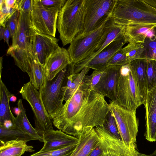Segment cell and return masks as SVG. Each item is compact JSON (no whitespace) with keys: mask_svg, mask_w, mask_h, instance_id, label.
<instances>
[{"mask_svg":"<svg viewBox=\"0 0 156 156\" xmlns=\"http://www.w3.org/2000/svg\"><path fill=\"white\" fill-rule=\"evenodd\" d=\"M109 104L121 140L128 147L137 149L136 137L139 122L136 111L126 109L111 101Z\"/></svg>","mask_w":156,"mask_h":156,"instance_id":"obj_6","label":"cell"},{"mask_svg":"<svg viewBox=\"0 0 156 156\" xmlns=\"http://www.w3.org/2000/svg\"><path fill=\"white\" fill-rule=\"evenodd\" d=\"M11 94L0 78V125H3L6 120L11 121L15 125L16 117L12 114L9 105Z\"/></svg>","mask_w":156,"mask_h":156,"instance_id":"obj_24","label":"cell"},{"mask_svg":"<svg viewBox=\"0 0 156 156\" xmlns=\"http://www.w3.org/2000/svg\"><path fill=\"white\" fill-rule=\"evenodd\" d=\"M77 138L79 143L70 156H88L99 142L94 128L83 132Z\"/></svg>","mask_w":156,"mask_h":156,"instance_id":"obj_22","label":"cell"},{"mask_svg":"<svg viewBox=\"0 0 156 156\" xmlns=\"http://www.w3.org/2000/svg\"><path fill=\"white\" fill-rule=\"evenodd\" d=\"M74 66L71 63L52 80H46L44 85L39 91L43 104L52 120L58 115L62 107L64 100L62 88Z\"/></svg>","mask_w":156,"mask_h":156,"instance_id":"obj_4","label":"cell"},{"mask_svg":"<svg viewBox=\"0 0 156 156\" xmlns=\"http://www.w3.org/2000/svg\"><path fill=\"white\" fill-rule=\"evenodd\" d=\"M86 0H67L59 11L57 27L63 46L70 44L83 30Z\"/></svg>","mask_w":156,"mask_h":156,"instance_id":"obj_3","label":"cell"},{"mask_svg":"<svg viewBox=\"0 0 156 156\" xmlns=\"http://www.w3.org/2000/svg\"><path fill=\"white\" fill-rule=\"evenodd\" d=\"M129 64L143 104L147 92L146 87L147 60L140 58L131 62Z\"/></svg>","mask_w":156,"mask_h":156,"instance_id":"obj_21","label":"cell"},{"mask_svg":"<svg viewBox=\"0 0 156 156\" xmlns=\"http://www.w3.org/2000/svg\"><path fill=\"white\" fill-rule=\"evenodd\" d=\"M42 5L46 7L54 8L60 10L66 0H39Z\"/></svg>","mask_w":156,"mask_h":156,"instance_id":"obj_38","label":"cell"},{"mask_svg":"<svg viewBox=\"0 0 156 156\" xmlns=\"http://www.w3.org/2000/svg\"><path fill=\"white\" fill-rule=\"evenodd\" d=\"M103 152V148L101 143L99 142L88 156H100Z\"/></svg>","mask_w":156,"mask_h":156,"instance_id":"obj_40","label":"cell"},{"mask_svg":"<svg viewBox=\"0 0 156 156\" xmlns=\"http://www.w3.org/2000/svg\"><path fill=\"white\" fill-rule=\"evenodd\" d=\"M0 78L1 77V75L2 73V57H0Z\"/></svg>","mask_w":156,"mask_h":156,"instance_id":"obj_47","label":"cell"},{"mask_svg":"<svg viewBox=\"0 0 156 156\" xmlns=\"http://www.w3.org/2000/svg\"><path fill=\"white\" fill-rule=\"evenodd\" d=\"M32 6L30 15L34 30L55 37L59 11L54 8L43 6L39 0H33Z\"/></svg>","mask_w":156,"mask_h":156,"instance_id":"obj_10","label":"cell"},{"mask_svg":"<svg viewBox=\"0 0 156 156\" xmlns=\"http://www.w3.org/2000/svg\"><path fill=\"white\" fill-rule=\"evenodd\" d=\"M107 21L98 28L87 34L77 35L72 40L67 49L71 63L75 65L95 52L104 34Z\"/></svg>","mask_w":156,"mask_h":156,"instance_id":"obj_9","label":"cell"},{"mask_svg":"<svg viewBox=\"0 0 156 156\" xmlns=\"http://www.w3.org/2000/svg\"><path fill=\"white\" fill-rule=\"evenodd\" d=\"M142 44L144 51L140 58L156 61V27L154 33L147 37Z\"/></svg>","mask_w":156,"mask_h":156,"instance_id":"obj_28","label":"cell"},{"mask_svg":"<svg viewBox=\"0 0 156 156\" xmlns=\"http://www.w3.org/2000/svg\"><path fill=\"white\" fill-rule=\"evenodd\" d=\"M156 26L133 24L126 26L124 33L127 42L143 44L147 37L154 32Z\"/></svg>","mask_w":156,"mask_h":156,"instance_id":"obj_23","label":"cell"},{"mask_svg":"<svg viewBox=\"0 0 156 156\" xmlns=\"http://www.w3.org/2000/svg\"><path fill=\"white\" fill-rule=\"evenodd\" d=\"M122 49L129 63L135 60L140 58L144 51L142 44L135 43H129Z\"/></svg>","mask_w":156,"mask_h":156,"instance_id":"obj_31","label":"cell"},{"mask_svg":"<svg viewBox=\"0 0 156 156\" xmlns=\"http://www.w3.org/2000/svg\"><path fill=\"white\" fill-rule=\"evenodd\" d=\"M77 144L72 145L57 150L39 151L29 156H70Z\"/></svg>","mask_w":156,"mask_h":156,"instance_id":"obj_32","label":"cell"},{"mask_svg":"<svg viewBox=\"0 0 156 156\" xmlns=\"http://www.w3.org/2000/svg\"><path fill=\"white\" fill-rule=\"evenodd\" d=\"M116 0H86L83 35L97 29L111 17Z\"/></svg>","mask_w":156,"mask_h":156,"instance_id":"obj_7","label":"cell"},{"mask_svg":"<svg viewBox=\"0 0 156 156\" xmlns=\"http://www.w3.org/2000/svg\"><path fill=\"white\" fill-rule=\"evenodd\" d=\"M126 26L115 23L111 18L107 22L104 34L95 52L87 58L74 65V73H77L83 66L113 41L124 35Z\"/></svg>","mask_w":156,"mask_h":156,"instance_id":"obj_14","label":"cell"},{"mask_svg":"<svg viewBox=\"0 0 156 156\" xmlns=\"http://www.w3.org/2000/svg\"><path fill=\"white\" fill-rule=\"evenodd\" d=\"M16 10V9L6 7L5 2L0 4V26L6 27L8 20Z\"/></svg>","mask_w":156,"mask_h":156,"instance_id":"obj_35","label":"cell"},{"mask_svg":"<svg viewBox=\"0 0 156 156\" xmlns=\"http://www.w3.org/2000/svg\"><path fill=\"white\" fill-rule=\"evenodd\" d=\"M148 156H156V149L152 153L148 155Z\"/></svg>","mask_w":156,"mask_h":156,"instance_id":"obj_48","label":"cell"},{"mask_svg":"<svg viewBox=\"0 0 156 156\" xmlns=\"http://www.w3.org/2000/svg\"><path fill=\"white\" fill-rule=\"evenodd\" d=\"M120 67H108L106 72L93 89L115 103L116 100V88Z\"/></svg>","mask_w":156,"mask_h":156,"instance_id":"obj_17","label":"cell"},{"mask_svg":"<svg viewBox=\"0 0 156 156\" xmlns=\"http://www.w3.org/2000/svg\"><path fill=\"white\" fill-rule=\"evenodd\" d=\"M17 9L20 11L31 12L33 9V0H17Z\"/></svg>","mask_w":156,"mask_h":156,"instance_id":"obj_39","label":"cell"},{"mask_svg":"<svg viewBox=\"0 0 156 156\" xmlns=\"http://www.w3.org/2000/svg\"><path fill=\"white\" fill-rule=\"evenodd\" d=\"M13 111L15 114L17 116L21 112L20 108L17 107H15L13 108Z\"/></svg>","mask_w":156,"mask_h":156,"instance_id":"obj_45","label":"cell"},{"mask_svg":"<svg viewBox=\"0 0 156 156\" xmlns=\"http://www.w3.org/2000/svg\"><path fill=\"white\" fill-rule=\"evenodd\" d=\"M33 148L23 140L10 141L1 146L0 156H21L26 152L34 151Z\"/></svg>","mask_w":156,"mask_h":156,"instance_id":"obj_25","label":"cell"},{"mask_svg":"<svg viewBox=\"0 0 156 156\" xmlns=\"http://www.w3.org/2000/svg\"><path fill=\"white\" fill-rule=\"evenodd\" d=\"M71 63L67 50L61 48L52 55L46 63L44 68L46 80H52Z\"/></svg>","mask_w":156,"mask_h":156,"instance_id":"obj_20","label":"cell"},{"mask_svg":"<svg viewBox=\"0 0 156 156\" xmlns=\"http://www.w3.org/2000/svg\"><path fill=\"white\" fill-rule=\"evenodd\" d=\"M37 140L31 135L25 132L17 127L7 128L0 125V142L1 146L12 140H23L26 142Z\"/></svg>","mask_w":156,"mask_h":156,"instance_id":"obj_26","label":"cell"},{"mask_svg":"<svg viewBox=\"0 0 156 156\" xmlns=\"http://www.w3.org/2000/svg\"><path fill=\"white\" fill-rule=\"evenodd\" d=\"M24 65L25 72L30 77V81L39 91L46 80L44 68L38 62L33 54L29 53L25 55Z\"/></svg>","mask_w":156,"mask_h":156,"instance_id":"obj_19","label":"cell"},{"mask_svg":"<svg viewBox=\"0 0 156 156\" xmlns=\"http://www.w3.org/2000/svg\"><path fill=\"white\" fill-rule=\"evenodd\" d=\"M5 28L0 26V39L1 40L4 39V33Z\"/></svg>","mask_w":156,"mask_h":156,"instance_id":"obj_44","label":"cell"},{"mask_svg":"<svg viewBox=\"0 0 156 156\" xmlns=\"http://www.w3.org/2000/svg\"><path fill=\"white\" fill-rule=\"evenodd\" d=\"M35 31L32 23L30 12L20 11L17 30L12 39L11 46L33 53L32 44Z\"/></svg>","mask_w":156,"mask_h":156,"instance_id":"obj_12","label":"cell"},{"mask_svg":"<svg viewBox=\"0 0 156 156\" xmlns=\"http://www.w3.org/2000/svg\"><path fill=\"white\" fill-rule=\"evenodd\" d=\"M144 2L156 9V0H144Z\"/></svg>","mask_w":156,"mask_h":156,"instance_id":"obj_43","label":"cell"},{"mask_svg":"<svg viewBox=\"0 0 156 156\" xmlns=\"http://www.w3.org/2000/svg\"><path fill=\"white\" fill-rule=\"evenodd\" d=\"M90 69L85 67L79 73H73L71 84L67 88H62L64 101H66L71 96L81 83L84 76L87 74Z\"/></svg>","mask_w":156,"mask_h":156,"instance_id":"obj_29","label":"cell"},{"mask_svg":"<svg viewBox=\"0 0 156 156\" xmlns=\"http://www.w3.org/2000/svg\"><path fill=\"white\" fill-rule=\"evenodd\" d=\"M115 103L131 111H136L142 104L129 63L120 67Z\"/></svg>","mask_w":156,"mask_h":156,"instance_id":"obj_5","label":"cell"},{"mask_svg":"<svg viewBox=\"0 0 156 156\" xmlns=\"http://www.w3.org/2000/svg\"><path fill=\"white\" fill-rule=\"evenodd\" d=\"M94 129L103 148V152L100 156H148L140 153L137 149L126 146L121 139L111 133L104 125Z\"/></svg>","mask_w":156,"mask_h":156,"instance_id":"obj_11","label":"cell"},{"mask_svg":"<svg viewBox=\"0 0 156 156\" xmlns=\"http://www.w3.org/2000/svg\"><path fill=\"white\" fill-rule=\"evenodd\" d=\"M19 93L23 98L30 105L34 116V128L42 138L45 133L54 129L52 120L48 114L43 104L39 91L30 81L23 85Z\"/></svg>","mask_w":156,"mask_h":156,"instance_id":"obj_8","label":"cell"},{"mask_svg":"<svg viewBox=\"0 0 156 156\" xmlns=\"http://www.w3.org/2000/svg\"><path fill=\"white\" fill-rule=\"evenodd\" d=\"M59 41L55 37L35 31L32 44V52L34 58L44 68L50 58L61 48Z\"/></svg>","mask_w":156,"mask_h":156,"instance_id":"obj_13","label":"cell"},{"mask_svg":"<svg viewBox=\"0 0 156 156\" xmlns=\"http://www.w3.org/2000/svg\"><path fill=\"white\" fill-rule=\"evenodd\" d=\"M20 11L17 10L8 20L6 25L8 26L12 39L16 34L18 23Z\"/></svg>","mask_w":156,"mask_h":156,"instance_id":"obj_37","label":"cell"},{"mask_svg":"<svg viewBox=\"0 0 156 156\" xmlns=\"http://www.w3.org/2000/svg\"><path fill=\"white\" fill-rule=\"evenodd\" d=\"M111 18L118 24L156 26V9L144 0H116Z\"/></svg>","mask_w":156,"mask_h":156,"instance_id":"obj_2","label":"cell"},{"mask_svg":"<svg viewBox=\"0 0 156 156\" xmlns=\"http://www.w3.org/2000/svg\"><path fill=\"white\" fill-rule=\"evenodd\" d=\"M107 68L102 70H94L90 75H86L81 83L82 87L86 89L93 90L106 72Z\"/></svg>","mask_w":156,"mask_h":156,"instance_id":"obj_30","label":"cell"},{"mask_svg":"<svg viewBox=\"0 0 156 156\" xmlns=\"http://www.w3.org/2000/svg\"><path fill=\"white\" fill-rule=\"evenodd\" d=\"M110 111L103 95L83 88L81 83L53 119V124L59 130L77 137L83 132L104 125Z\"/></svg>","mask_w":156,"mask_h":156,"instance_id":"obj_1","label":"cell"},{"mask_svg":"<svg viewBox=\"0 0 156 156\" xmlns=\"http://www.w3.org/2000/svg\"><path fill=\"white\" fill-rule=\"evenodd\" d=\"M127 43L124 35L115 40L104 48L83 67L95 70H102L107 67L108 62L111 57L121 50Z\"/></svg>","mask_w":156,"mask_h":156,"instance_id":"obj_15","label":"cell"},{"mask_svg":"<svg viewBox=\"0 0 156 156\" xmlns=\"http://www.w3.org/2000/svg\"><path fill=\"white\" fill-rule=\"evenodd\" d=\"M146 111V131L144 136L148 141H156V85L147 91L143 104Z\"/></svg>","mask_w":156,"mask_h":156,"instance_id":"obj_16","label":"cell"},{"mask_svg":"<svg viewBox=\"0 0 156 156\" xmlns=\"http://www.w3.org/2000/svg\"><path fill=\"white\" fill-rule=\"evenodd\" d=\"M17 107L21 110L20 114L15 118L16 126L23 131L27 133L41 142H43L42 138L39 135L37 130L31 124L26 114V109L21 99H19L17 103Z\"/></svg>","mask_w":156,"mask_h":156,"instance_id":"obj_27","label":"cell"},{"mask_svg":"<svg viewBox=\"0 0 156 156\" xmlns=\"http://www.w3.org/2000/svg\"><path fill=\"white\" fill-rule=\"evenodd\" d=\"M44 145L40 151H45L60 149L72 145L78 144L79 139L60 130H49L42 137Z\"/></svg>","mask_w":156,"mask_h":156,"instance_id":"obj_18","label":"cell"},{"mask_svg":"<svg viewBox=\"0 0 156 156\" xmlns=\"http://www.w3.org/2000/svg\"><path fill=\"white\" fill-rule=\"evenodd\" d=\"M147 61L146 87L147 91H149L156 85V61L147 60Z\"/></svg>","mask_w":156,"mask_h":156,"instance_id":"obj_33","label":"cell"},{"mask_svg":"<svg viewBox=\"0 0 156 156\" xmlns=\"http://www.w3.org/2000/svg\"><path fill=\"white\" fill-rule=\"evenodd\" d=\"M104 125L111 133L116 138L121 139L115 119L111 111L107 116Z\"/></svg>","mask_w":156,"mask_h":156,"instance_id":"obj_36","label":"cell"},{"mask_svg":"<svg viewBox=\"0 0 156 156\" xmlns=\"http://www.w3.org/2000/svg\"><path fill=\"white\" fill-rule=\"evenodd\" d=\"M122 49L116 52L111 57L108 62L107 67L121 66L129 63Z\"/></svg>","mask_w":156,"mask_h":156,"instance_id":"obj_34","label":"cell"},{"mask_svg":"<svg viewBox=\"0 0 156 156\" xmlns=\"http://www.w3.org/2000/svg\"><path fill=\"white\" fill-rule=\"evenodd\" d=\"M10 37H11V34L10 31L8 26L6 25L4 33V40L9 47L10 46L9 45V38Z\"/></svg>","mask_w":156,"mask_h":156,"instance_id":"obj_42","label":"cell"},{"mask_svg":"<svg viewBox=\"0 0 156 156\" xmlns=\"http://www.w3.org/2000/svg\"><path fill=\"white\" fill-rule=\"evenodd\" d=\"M5 2L6 7L17 9V0H5Z\"/></svg>","mask_w":156,"mask_h":156,"instance_id":"obj_41","label":"cell"},{"mask_svg":"<svg viewBox=\"0 0 156 156\" xmlns=\"http://www.w3.org/2000/svg\"><path fill=\"white\" fill-rule=\"evenodd\" d=\"M10 101L12 102H15L17 100V98L14 95L12 94H11L10 97Z\"/></svg>","mask_w":156,"mask_h":156,"instance_id":"obj_46","label":"cell"}]
</instances>
